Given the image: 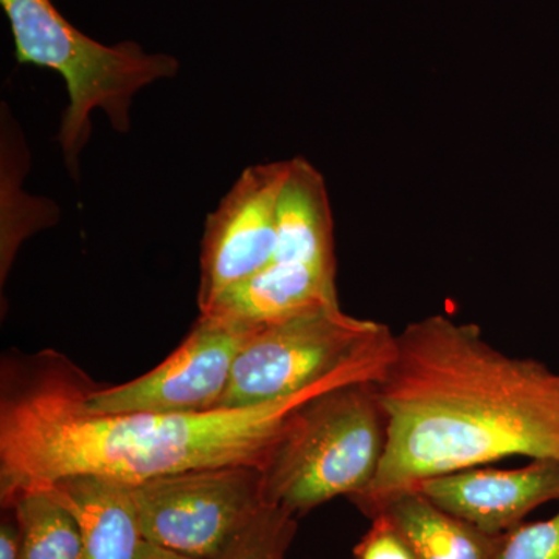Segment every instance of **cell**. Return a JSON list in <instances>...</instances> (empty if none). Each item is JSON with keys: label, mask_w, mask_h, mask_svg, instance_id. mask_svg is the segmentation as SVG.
<instances>
[{"label": "cell", "mask_w": 559, "mask_h": 559, "mask_svg": "<svg viewBox=\"0 0 559 559\" xmlns=\"http://www.w3.org/2000/svg\"><path fill=\"white\" fill-rule=\"evenodd\" d=\"M297 532V516L266 503L230 540L218 559H285Z\"/></svg>", "instance_id": "9a60e30c"}, {"label": "cell", "mask_w": 559, "mask_h": 559, "mask_svg": "<svg viewBox=\"0 0 559 559\" xmlns=\"http://www.w3.org/2000/svg\"><path fill=\"white\" fill-rule=\"evenodd\" d=\"M84 378L83 370L53 349L3 362V509H10L24 492L81 474L138 485L187 471L223 466L263 471L308 401L348 382L380 381L381 374L349 371L286 399L191 414L87 411Z\"/></svg>", "instance_id": "6da1fadb"}, {"label": "cell", "mask_w": 559, "mask_h": 559, "mask_svg": "<svg viewBox=\"0 0 559 559\" xmlns=\"http://www.w3.org/2000/svg\"><path fill=\"white\" fill-rule=\"evenodd\" d=\"M500 559H559V511L549 520L510 532Z\"/></svg>", "instance_id": "2e32d148"}, {"label": "cell", "mask_w": 559, "mask_h": 559, "mask_svg": "<svg viewBox=\"0 0 559 559\" xmlns=\"http://www.w3.org/2000/svg\"><path fill=\"white\" fill-rule=\"evenodd\" d=\"M0 524V559H21V530L13 510Z\"/></svg>", "instance_id": "ac0fdd59"}, {"label": "cell", "mask_w": 559, "mask_h": 559, "mask_svg": "<svg viewBox=\"0 0 559 559\" xmlns=\"http://www.w3.org/2000/svg\"><path fill=\"white\" fill-rule=\"evenodd\" d=\"M334 305H340L336 275L307 264L271 261L224 290L200 316L253 329Z\"/></svg>", "instance_id": "30bf717a"}, {"label": "cell", "mask_w": 559, "mask_h": 559, "mask_svg": "<svg viewBox=\"0 0 559 559\" xmlns=\"http://www.w3.org/2000/svg\"><path fill=\"white\" fill-rule=\"evenodd\" d=\"M139 559H198L187 557V555L178 554V551H173L165 549V547L156 546V544H151L148 540H145L142 546V550H140Z\"/></svg>", "instance_id": "d6986e66"}, {"label": "cell", "mask_w": 559, "mask_h": 559, "mask_svg": "<svg viewBox=\"0 0 559 559\" xmlns=\"http://www.w3.org/2000/svg\"><path fill=\"white\" fill-rule=\"evenodd\" d=\"M378 389L389 443L360 511L423 480L514 457L559 460V373L443 314L395 334Z\"/></svg>", "instance_id": "7a4b0ae2"}, {"label": "cell", "mask_w": 559, "mask_h": 559, "mask_svg": "<svg viewBox=\"0 0 559 559\" xmlns=\"http://www.w3.org/2000/svg\"><path fill=\"white\" fill-rule=\"evenodd\" d=\"M253 329L200 316L170 358L138 380L97 388L90 377L84 378V406L97 414H191L218 409L229 388L235 360Z\"/></svg>", "instance_id": "52a82bcc"}, {"label": "cell", "mask_w": 559, "mask_h": 559, "mask_svg": "<svg viewBox=\"0 0 559 559\" xmlns=\"http://www.w3.org/2000/svg\"><path fill=\"white\" fill-rule=\"evenodd\" d=\"M384 516L417 559H500L507 535H488L426 498L417 488L392 492L362 511Z\"/></svg>", "instance_id": "4fadbf2b"}, {"label": "cell", "mask_w": 559, "mask_h": 559, "mask_svg": "<svg viewBox=\"0 0 559 559\" xmlns=\"http://www.w3.org/2000/svg\"><path fill=\"white\" fill-rule=\"evenodd\" d=\"M370 528L356 544L355 559H417L407 540L384 516L371 518Z\"/></svg>", "instance_id": "e0dca14e"}, {"label": "cell", "mask_w": 559, "mask_h": 559, "mask_svg": "<svg viewBox=\"0 0 559 559\" xmlns=\"http://www.w3.org/2000/svg\"><path fill=\"white\" fill-rule=\"evenodd\" d=\"M415 488L481 532L509 535L533 510L559 500V460L535 459L516 469L455 471Z\"/></svg>", "instance_id": "9c48e42d"}, {"label": "cell", "mask_w": 559, "mask_h": 559, "mask_svg": "<svg viewBox=\"0 0 559 559\" xmlns=\"http://www.w3.org/2000/svg\"><path fill=\"white\" fill-rule=\"evenodd\" d=\"M145 540L198 559H218L264 506L252 466L194 469L130 485Z\"/></svg>", "instance_id": "8992f818"}, {"label": "cell", "mask_w": 559, "mask_h": 559, "mask_svg": "<svg viewBox=\"0 0 559 559\" xmlns=\"http://www.w3.org/2000/svg\"><path fill=\"white\" fill-rule=\"evenodd\" d=\"M21 530V559H84L79 522L49 489H32L10 509Z\"/></svg>", "instance_id": "5bb4252c"}, {"label": "cell", "mask_w": 559, "mask_h": 559, "mask_svg": "<svg viewBox=\"0 0 559 559\" xmlns=\"http://www.w3.org/2000/svg\"><path fill=\"white\" fill-rule=\"evenodd\" d=\"M43 489L79 522L84 559H139L145 538L130 485L81 474Z\"/></svg>", "instance_id": "8fae6325"}, {"label": "cell", "mask_w": 559, "mask_h": 559, "mask_svg": "<svg viewBox=\"0 0 559 559\" xmlns=\"http://www.w3.org/2000/svg\"><path fill=\"white\" fill-rule=\"evenodd\" d=\"M395 334L340 305L255 326L235 360L218 409L296 395L349 371L384 373Z\"/></svg>", "instance_id": "5b68a950"}, {"label": "cell", "mask_w": 559, "mask_h": 559, "mask_svg": "<svg viewBox=\"0 0 559 559\" xmlns=\"http://www.w3.org/2000/svg\"><path fill=\"white\" fill-rule=\"evenodd\" d=\"M0 5L9 17L17 62L55 70L66 81L69 106L57 140L75 178L94 109H102L110 127L124 134L135 94L178 75L179 61L171 55L148 53L134 40L105 46L73 27L51 0H0Z\"/></svg>", "instance_id": "3957f363"}, {"label": "cell", "mask_w": 559, "mask_h": 559, "mask_svg": "<svg viewBox=\"0 0 559 559\" xmlns=\"http://www.w3.org/2000/svg\"><path fill=\"white\" fill-rule=\"evenodd\" d=\"M274 259L336 275L333 213L322 175L308 162L289 160L275 215Z\"/></svg>", "instance_id": "7c38bea8"}, {"label": "cell", "mask_w": 559, "mask_h": 559, "mask_svg": "<svg viewBox=\"0 0 559 559\" xmlns=\"http://www.w3.org/2000/svg\"><path fill=\"white\" fill-rule=\"evenodd\" d=\"M389 443L378 381H355L308 401L263 474V499L304 516L373 484Z\"/></svg>", "instance_id": "277c9868"}, {"label": "cell", "mask_w": 559, "mask_h": 559, "mask_svg": "<svg viewBox=\"0 0 559 559\" xmlns=\"http://www.w3.org/2000/svg\"><path fill=\"white\" fill-rule=\"evenodd\" d=\"M288 168L289 160L246 168L207 216L202 238L200 311L274 259L275 215Z\"/></svg>", "instance_id": "ba28073f"}]
</instances>
